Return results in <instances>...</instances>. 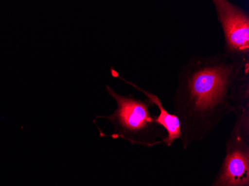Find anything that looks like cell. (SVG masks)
Wrapping results in <instances>:
<instances>
[{"mask_svg": "<svg viewBox=\"0 0 249 186\" xmlns=\"http://www.w3.org/2000/svg\"><path fill=\"white\" fill-rule=\"evenodd\" d=\"M249 61L223 52L192 56L181 66L173 97V113L180 124L184 149L209 137L226 117L236 114L229 92Z\"/></svg>", "mask_w": 249, "mask_h": 186, "instance_id": "1", "label": "cell"}, {"mask_svg": "<svg viewBox=\"0 0 249 186\" xmlns=\"http://www.w3.org/2000/svg\"><path fill=\"white\" fill-rule=\"evenodd\" d=\"M106 87L109 96L115 100L117 108L110 116H96V119L106 118L114 127L111 135L99 132L101 137L122 138L131 145L146 148L164 145L166 133L151 111L155 107L151 101L138 99L132 94L123 96L108 85Z\"/></svg>", "mask_w": 249, "mask_h": 186, "instance_id": "2", "label": "cell"}, {"mask_svg": "<svg viewBox=\"0 0 249 186\" xmlns=\"http://www.w3.org/2000/svg\"><path fill=\"white\" fill-rule=\"evenodd\" d=\"M234 116L223 160L209 186H249V110Z\"/></svg>", "mask_w": 249, "mask_h": 186, "instance_id": "3", "label": "cell"}, {"mask_svg": "<svg viewBox=\"0 0 249 186\" xmlns=\"http://www.w3.org/2000/svg\"><path fill=\"white\" fill-rule=\"evenodd\" d=\"M224 35V54L234 60L249 61V15L229 0H213Z\"/></svg>", "mask_w": 249, "mask_h": 186, "instance_id": "4", "label": "cell"}, {"mask_svg": "<svg viewBox=\"0 0 249 186\" xmlns=\"http://www.w3.org/2000/svg\"><path fill=\"white\" fill-rule=\"evenodd\" d=\"M110 72H111L112 76L122 80V81H124V83L128 84V85L132 86L134 89L142 92L146 99L151 101L154 103V105L158 107V110H159V114L156 116L157 122L163 127V129L165 130L166 133V138L165 139L164 145L167 146L168 148H170L174 145L176 141L180 140V135H181L180 121H179L178 118L176 117V116H175L173 113H169L165 108L163 101L160 98L158 97L155 93L145 90V89L140 87L139 86L133 83V82L122 78L119 72H117L114 68H110Z\"/></svg>", "mask_w": 249, "mask_h": 186, "instance_id": "5", "label": "cell"}, {"mask_svg": "<svg viewBox=\"0 0 249 186\" xmlns=\"http://www.w3.org/2000/svg\"><path fill=\"white\" fill-rule=\"evenodd\" d=\"M229 100L234 107L236 113L249 110V66L232 86Z\"/></svg>", "mask_w": 249, "mask_h": 186, "instance_id": "6", "label": "cell"}]
</instances>
